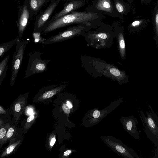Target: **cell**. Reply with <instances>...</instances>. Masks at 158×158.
Wrapping results in <instances>:
<instances>
[{
    "label": "cell",
    "mask_w": 158,
    "mask_h": 158,
    "mask_svg": "<svg viewBox=\"0 0 158 158\" xmlns=\"http://www.w3.org/2000/svg\"><path fill=\"white\" fill-rule=\"evenodd\" d=\"M14 131V130L12 127L10 128L8 130L6 134L4 140L6 141L8 139L10 138L12 136Z\"/></svg>",
    "instance_id": "ac0fdd59"
},
{
    "label": "cell",
    "mask_w": 158,
    "mask_h": 158,
    "mask_svg": "<svg viewBox=\"0 0 158 158\" xmlns=\"http://www.w3.org/2000/svg\"><path fill=\"white\" fill-rule=\"evenodd\" d=\"M20 140H19L9 146L2 153L0 157H4L11 153L16 146L20 143Z\"/></svg>",
    "instance_id": "2e32d148"
},
{
    "label": "cell",
    "mask_w": 158,
    "mask_h": 158,
    "mask_svg": "<svg viewBox=\"0 0 158 158\" xmlns=\"http://www.w3.org/2000/svg\"><path fill=\"white\" fill-rule=\"evenodd\" d=\"M96 16V13L92 12L73 11L51 22L43 28V31L44 33H48L74 23L89 26L90 24L88 21L95 19Z\"/></svg>",
    "instance_id": "6da1fadb"
},
{
    "label": "cell",
    "mask_w": 158,
    "mask_h": 158,
    "mask_svg": "<svg viewBox=\"0 0 158 158\" xmlns=\"http://www.w3.org/2000/svg\"><path fill=\"white\" fill-rule=\"evenodd\" d=\"M6 113V111L1 106H0V114H5Z\"/></svg>",
    "instance_id": "4dcf8cb0"
},
{
    "label": "cell",
    "mask_w": 158,
    "mask_h": 158,
    "mask_svg": "<svg viewBox=\"0 0 158 158\" xmlns=\"http://www.w3.org/2000/svg\"><path fill=\"white\" fill-rule=\"evenodd\" d=\"M115 4L116 9L119 12L122 13L124 11V8L122 4L119 2H116Z\"/></svg>",
    "instance_id": "d6986e66"
},
{
    "label": "cell",
    "mask_w": 158,
    "mask_h": 158,
    "mask_svg": "<svg viewBox=\"0 0 158 158\" xmlns=\"http://www.w3.org/2000/svg\"><path fill=\"white\" fill-rule=\"evenodd\" d=\"M34 116L33 114L31 115L27 118V122L28 123H30L34 119Z\"/></svg>",
    "instance_id": "484cf974"
},
{
    "label": "cell",
    "mask_w": 158,
    "mask_h": 158,
    "mask_svg": "<svg viewBox=\"0 0 158 158\" xmlns=\"http://www.w3.org/2000/svg\"><path fill=\"white\" fill-rule=\"evenodd\" d=\"M85 31V28L81 25L70 27L62 32L45 39L43 43L48 44L64 41L77 36H83Z\"/></svg>",
    "instance_id": "5b68a950"
},
{
    "label": "cell",
    "mask_w": 158,
    "mask_h": 158,
    "mask_svg": "<svg viewBox=\"0 0 158 158\" xmlns=\"http://www.w3.org/2000/svg\"><path fill=\"white\" fill-rule=\"evenodd\" d=\"M71 152V150H67L64 152V155L65 156H67L70 154Z\"/></svg>",
    "instance_id": "f546056e"
},
{
    "label": "cell",
    "mask_w": 158,
    "mask_h": 158,
    "mask_svg": "<svg viewBox=\"0 0 158 158\" xmlns=\"http://www.w3.org/2000/svg\"><path fill=\"white\" fill-rule=\"evenodd\" d=\"M62 109L64 112L67 114H69L70 112V109L66 104H64L62 106Z\"/></svg>",
    "instance_id": "603a6c76"
},
{
    "label": "cell",
    "mask_w": 158,
    "mask_h": 158,
    "mask_svg": "<svg viewBox=\"0 0 158 158\" xmlns=\"http://www.w3.org/2000/svg\"><path fill=\"white\" fill-rule=\"evenodd\" d=\"M56 141V139L55 138H53L51 140L50 142V145L52 146L54 144Z\"/></svg>",
    "instance_id": "f1b7e54d"
},
{
    "label": "cell",
    "mask_w": 158,
    "mask_h": 158,
    "mask_svg": "<svg viewBox=\"0 0 158 158\" xmlns=\"http://www.w3.org/2000/svg\"><path fill=\"white\" fill-rule=\"evenodd\" d=\"M45 0H30V5L31 9L37 10L44 2Z\"/></svg>",
    "instance_id": "9a60e30c"
},
{
    "label": "cell",
    "mask_w": 158,
    "mask_h": 158,
    "mask_svg": "<svg viewBox=\"0 0 158 158\" xmlns=\"http://www.w3.org/2000/svg\"><path fill=\"white\" fill-rule=\"evenodd\" d=\"M29 16V12L27 9V7L25 6L23 8L19 24V34H22L27 25Z\"/></svg>",
    "instance_id": "8fae6325"
},
{
    "label": "cell",
    "mask_w": 158,
    "mask_h": 158,
    "mask_svg": "<svg viewBox=\"0 0 158 158\" xmlns=\"http://www.w3.org/2000/svg\"><path fill=\"white\" fill-rule=\"evenodd\" d=\"M43 53L38 51L29 53L26 77H28L33 74L43 73L48 70L47 65L50 60L42 59L41 56Z\"/></svg>",
    "instance_id": "277c9868"
},
{
    "label": "cell",
    "mask_w": 158,
    "mask_h": 158,
    "mask_svg": "<svg viewBox=\"0 0 158 158\" xmlns=\"http://www.w3.org/2000/svg\"><path fill=\"white\" fill-rule=\"evenodd\" d=\"M98 37L102 38H106L107 37L106 35L104 33H100L98 34Z\"/></svg>",
    "instance_id": "83f0119b"
},
{
    "label": "cell",
    "mask_w": 158,
    "mask_h": 158,
    "mask_svg": "<svg viewBox=\"0 0 158 158\" xmlns=\"http://www.w3.org/2000/svg\"><path fill=\"white\" fill-rule=\"evenodd\" d=\"M57 5V3L55 2L49 6L40 16L38 20L36 28L37 33H40L42 31V27L48 19Z\"/></svg>",
    "instance_id": "9c48e42d"
},
{
    "label": "cell",
    "mask_w": 158,
    "mask_h": 158,
    "mask_svg": "<svg viewBox=\"0 0 158 158\" xmlns=\"http://www.w3.org/2000/svg\"><path fill=\"white\" fill-rule=\"evenodd\" d=\"M83 3L80 1H74L68 3L62 10L57 14L54 17L53 20L58 19L67 14L74 11L81 6Z\"/></svg>",
    "instance_id": "30bf717a"
},
{
    "label": "cell",
    "mask_w": 158,
    "mask_h": 158,
    "mask_svg": "<svg viewBox=\"0 0 158 158\" xmlns=\"http://www.w3.org/2000/svg\"><path fill=\"white\" fill-rule=\"evenodd\" d=\"M7 49V46H2L0 47V56H1L6 50Z\"/></svg>",
    "instance_id": "cb8c5ba5"
},
{
    "label": "cell",
    "mask_w": 158,
    "mask_h": 158,
    "mask_svg": "<svg viewBox=\"0 0 158 158\" xmlns=\"http://www.w3.org/2000/svg\"><path fill=\"white\" fill-rule=\"evenodd\" d=\"M28 113L29 114L31 115L33 114H32L33 113L32 110L31 108H30L28 110Z\"/></svg>",
    "instance_id": "d6a6232c"
},
{
    "label": "cell",
    "mask_w": 158,
    "mask_h": 158,
    "mask_svg": "<svg viewBox=\"0 0 158 158\" xmlns=\"http://www.w3.org/2000/svg\"><path fill=\"white\" fill-rule=\"evenodd\" d=\"M100 138L109 148L124 158H139V155L134 150L114 137L110 135L102 136Z\"/></svg>",
    "instance_id": "3957f363"
},
{
    "label": "cell",
    "mask_w": 158,
    "mask_h": 158,
    "mask_svg": "<svg viewBox=\"0 0 158 158\" xmlns=\"http://www.w3.org/2000/svg\"><path fill=\"white\" fill-rule=\"evenodd\" d=\"M127 0L128 1V0ZM129 0V1L130 2H131V0Z\"/></svg>",
    "instance_id": "836d02e7"
},
{
    "label": "cell",
    "mask_w": 158,
    "mask_h": 158,
    "mask_svg": "<svg viewBox=\"0 0 158 158\" xmlns=\"http://www.w3.org/2000/svg\"><path fill=\"white\" fill-rule=\"evenodd\" d=\"M110 71L112 74L116 76H119L120 75V72L119 70L114 68L111 69Z\"/></svg>",
    "instance_id": "7402d4cb"
},
{
    "label": "cell",
    "mask_w": 158,
    "mask_h": 158,
    "mask_svg": "<svg viewBox=\"0 0 158 158\" xmlns=\"http://www.w3.org/2000/svg\"><path fill=\"white\" fill-rule=\"evenodd\" d=\"M6 134V130L4 127L0 128V142L3 140V139L5 137Z\"/></svg>",
    "instance_id": "ffe728a7"
},
{
    "label": "cell",
    "mask_w": 158,
    "mask_h": 158,
    "mask_svg": "<svg viewBox=\"0 0 158 158\" xmlns=\"http://www.w3.org/2000/svg\"><path fill=\"white\" fill-rule=\"evenodd\" d=\"M28 42L27 40H24L17 42L16 51L13 54L12 62L10 83L12 85L14 84L17 77L22 61L26 46Z\"/></svg>",
    "instance_id": "8992f818"
},
{
    "label": "cell",
    "mask_w": 158,
    "mask_h": 158,
    "mask_svg": "<svg viewBox=\"0 0 158 158\" xmlns=\"http://www.w3.org/2000/svg\"><path fill=\"white\" fill-rule=\"evenodd\" d=\"M140 23V21H135L133 22L132 23L131 25L133 27H135L138 26Z\"/></svg>",
    "instance_id": "d4e9b609"
},
{
    "label": "cell",
    "mask_w": 158,
    "mask_h": 158,
    "mask_svg": "<svg viewBox=\"0 0 158 158\" xmlns=\"http://www.w3.org/2000/svg\"><path fill=\"white\" fill-rule=\"evenodd\" d=\"M66 104L69 108H71L72 107V106L71 103L68 101L66 102Z\"/></svg>",
    "instance_id": "1f68e13d"
},
{
    "label": "cell",
    "mask_w": 158,
    "mask_h": 158,
    "mask_svg": "<svg viewBox=\"0 0 158 158\" xmlns=\"http://www.w3.org/2000/svg\"><path fill=\"white\" fill-rule=\"evenodd\" d=\"M150 111L146 112V116L140 109L139 114L144 131L148 138L158 148V116L150 104Z\"/></svg>",
    "instance_id": "7a4b0ae2"
},
{
    "label": "cell",
    "mask_w": 158,
    "mask_h": 158,
    "mask_svg": "<svg viewBox=\"0 0 158 158\" xmlns=\"http://www.w3.org/2000/svg\"><path fill=\"white\" fill-rule=\"evenodd\" d=\"M123 98H121L111 102L110 105L104 109L98 110L94 109L92 113V124H97L108 114L116 109L123 102Z\"/></svg>",
    "instance_id": "52a82bcc"
},
{
    "label": "cell",
    "mask_w": 158,
    "mask_h": 158,
    "mask_svg": "<svg viewBox=\"0 0 158 158\" xmlns=\"http://www.w3.org/2000/svg\"><path fill=\"white\" fill-rule=\"evenodd\" d=\"M21 108L22 106L20 102H17L14 107L15 111L16 113L19 112L21 111Z\"/></svg>",
    "instance_id": "44dd1931"
},
{
    "label": "cell",
    "mask_w": 158,
    "mask_h": 158,
    "mask_svg": "<svg viewBox=\"0 0 158 158\" xmlns=\"http://www.w3.org/2000/svg\"><path fill=\"white\" fill-rule=\"evenodd\" d=\"M151 0H141V3L143 4H146L149 3Z\"/></svg>",
    "instance_id": "4316f807"
},
{
    "label": "cell",
    "mask_w": 158,
    "mask_h": 158,
    "mask_svg": "<svg viewBox=\"0 0 158 158\" xmlns=\"http://www.w3.org/2000/svg\"><path fill=\"white\" fill-rule=\"evenodd\" d=\"M111 3L109 0H99L95 5L96 8L99 10L110 12L112 9Z\"/></svg>",
    "instance_id": "4fadbf2b"
},
{
    "label": "cell",
    "mask_w": 158,
    "mask_h": 158,
    "mask_svg": "<svg viewBox=\"0 0 158 158\" xmlns=\"http://www.w3.org/2000/svg\"><path fill=\"white\" fill-rule=\"evenodd\" d=\"M154 16L153 17L154 25H155V29L157 35H158V10L157 5L156 7V10L154 12Z\"/></svg>",
    "instance_id": "e0dca14e"
},
{
    "label": "cell",
    "mask_w": 158,
    "mask_h": 158,
    "mask_svg": "<svg viewBox=\"0 0 158 158\" xmlns=\"http://www.w3.org/2000/svg\"><path fill=\"white\" fill-rule=\"evenodd\" d=\"M118 38L120 53L122 57L123 58L125 54V43L123 35L121 33H119Z\"/></svg>",
    "instance_id": "5bb4252c"
},
{
    "label": "cell",
    "mask_w": 158,
    "mask_h": 158,
    "mask_svg": "<svg viewBox=\"0 0 158 158\" xmlns=\"http://www.w3.org/2000/svg\"><path fill=\"white\" fill-rule=\"evenodd\" d=\"M9 55L5 58L0 62V84L5 78L8 68V62Z\"/></svg>",
    "instance_id": "7c38bea8"
},
{
    "label": "cell",
    "mask_w": 158,
    "mask_h": 158,
    "mask_svg": "<svg viewBox=\"0 0 158 158\" xmlns=\"http://www.w3.org/2000/svg\"><path fill=\"white\" fill-rule=\"evenodd\" d=\"M120 121L123 128L129 134L135 139L140 140L139 135L137 126L138 122L134 116H122L120 118Z\"/></svg>",
    "instance_id": "ba28073f"
}]
</instances>
